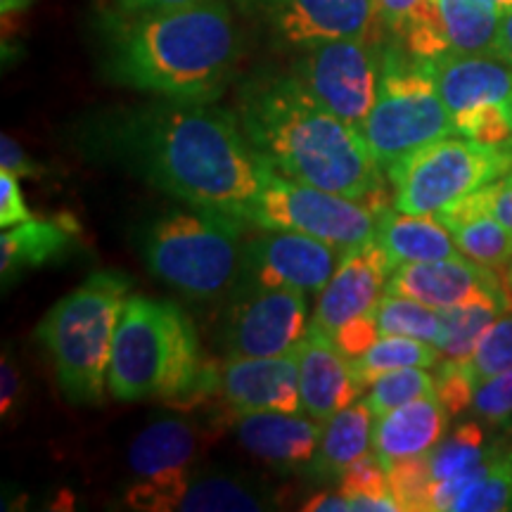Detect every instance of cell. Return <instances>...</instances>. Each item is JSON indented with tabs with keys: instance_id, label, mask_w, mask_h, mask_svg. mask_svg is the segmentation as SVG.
Here are the masks:
<instances>
[{
	"instance_id": "603a6c76",
	"label": "cell",
	"mask_w": 512,
	"mask_h": 512,
	"mask_svg": "<svg viewBox=\"0 0 512 512\" xmlns=\"http://www.w3.org/2000/svg\"><path fill=\"white\" fill-rule=\"evenodd\" d=\"M448 418L451 413L446 411L437 394L403 403L377 418L373 453L382 460L384 467L425 456L444 439Z\"/></svg>"
},
{
	"instance_id": "ac0fdd59",
	"label": "cell",
	"mask_w": 512,
	"mask_h": 512,
	"mask_svg": "<svg viewBox=\"0 0 512 512\" xmlns=\"http://www.w3.org/2000/svg\"><path fill=\"white\" fill-rule=\"evenodd\" d=\"M124 501L128 508L145 512H259L275 505L264 484L233 475L197 472L169 489H145L133 484Z\"/></svg>"
},
{
	"instance_id": "30bf717a",
	"label": "cell",
	"mask_w": 512,
	"mask_h": 512,
	"mask_svg": "<svg viewBox=\"0 0 512 512\" xmlns=\"http://www.w3.org/2000/svg\"><path fill=\"white\" fill-rule=\"evenodd\" d=\"M458 136L512 145V67L498 55H444L427 60Z\"/></svg>"
},
{
	"instance_id": "d6986e66",
	"label": "cell",
	"mask_w": 512,
	"mask_h": 512,
	"mask_svg": "<svg viewBox=\"0 0 512 512\" xmlns=\"http://www.w3.org/2000/svg\"><path fill=\"white\" fill-rule=\"evenodd\" d=\"M207 446V434L190 420L159 418L128 446V470L136 475V486L169 489L195 472Z\"/></svg>"
},
{
	"instance_id": "1f68e13d",
	"label": "cell",
	"mask_w": 512,
	"mask_h": 512,
	"mask_svg": "<svg viewBox=\"0 0 512 512\" xmlns=\"http://www.w3.org/2000/svg\"><path fill=\"white\" fill-rule=\"evenodd\" d=\"M512 510V448H501L489 470L453 501L448 512Z\"/></svg>"
},
{
	"instance_id": "f35d334b",
	"label": "cell",
	"mask_w": 512,
	"mask_h": 512,
	"mask_svg": "<svg viewBox=\"0 0 512 512\" xmlns=\"http://www.w3.org/2000/svg\"><path fill=\"white\" fill-rule=\"evenodd\" d=\"M477 387L451 361H444L437 373V396L451 415L463 413L475 401Z\"/></svg>"
},
{
	"instance_id": "6da1fadb",
	"label": "cell",
	"mask_w": 512,
	"mask_h": 512,
	"mask_svg": "<svg viewBox=\"0 0 512 512\" xmlns=\"http://www.w3.org/2000/svg\"><path fill=\"white\" fill-rule=\"evenodd\" d=\"M114 152L185 207L247 226L273 166L249 143L238 114L211 102L164 100L114 121Z\"/></svg>"
},
{
	"instance_id": "7c38bea8",
	"label": "cell",
	"mask_w": 512,
	"mask_h": 512,
	"mask_svg": "<svg viewBox=\"0 0 512 512\" xmlns=\"http://www.w3.org/2000/svg\"><path fill=\"white\" fill-rule=\"evenodd\" d=\"M306 292L290 287L238 283L223 325L226 356H283L309 330Z\"/></svg>"
},
{
	"instance_id": "ba28073f",
	"label": "cell",
	"mask_w": 512,
	"mask_h": 512,
	"mask_svg": "<svg viewBox=\"0 0 512 512\" xmlns=\"http://www.w3.org/2000/svg\"><path fill=\"white\" fill-rule=\"evenodd\" d=\"M512 169V145L496 147L458 136L439 138L387 169L394 209L434 216Z\"/></svg>"
},
{
	"instance_id": "74e56055",
	"label": "cell",
	"mask_w": 512,
	"mask_h": 512,
	"mask_svg": "<svg viewBox=\"0 0 512 512\" xmlns=\"http://www.w3.org/2000/svg\"><path fill=\"white\" fill-rule=\"evenodd\" d=\"M437 8V0H377V22L396 38Z\"/></svg>"
},
{
	"instance_id": "b9f144b4",
	"label": "cell",
	"mask_w": 512,
	"mask_h": 512,
	"mask_svg": "<svg viewBox=\"0 0 512 512\" xmlns=\"http://www.w3.org/2000/svg\"><path fill=\"white\" fill-rule=\"evenodd\" d=\"M0 169L10 171V174H15L19 178L46 176V169H43L36 159H31L15 138L5 136V133L3 138H0Z\"/></svg>"
},
{
	"instance_id": "bcb514c9",
	"label": "cell",
	"mask_w": 512,
	"mask_h": 512,
	"mask_svg": "<svg viewBox=\"0 0 512 512\" xmlns=\"http://www.w3.org/2000/svg\"><path fill=\"white\" fill-rule=\"evenodd\" d=\"M304 512H349V498L342 491H320L302 505Z\"/></svg>"
},
{
	"instance_id": "3957f363",
	"label": "cell",
	"mask_w": 512,
	"mask_h": 512,
	"mask_svg": "<svg viewBox=\"0 0 512 512\" xmlns=\"http://www.w3.org/2000/svg\"><path fill=\"white\" fill-rule=\"evenodd\" d=\"M242 36L226 0L119 12L107 36V74L164 100L214 102L233 81Z\"/></svg>"
},
{
	"instance_id": "e575fe53",
	"label": "cell",
	"mask_w": 512,
	"mask_h": 512,
	"mask_svg": "<svg viewBox=\"0 0 512 512\" xmlns=\"http://www.w3.org/2000/svg\"><path fill=\"white\" fill-rule=\"evenodd\" d=\"M389 489L403 512H430L432 477L425 456L401 460L387 467Z\"/></svg>"
},
{
	"instance_id": "e0dca14e",
	"label": "cell",
	"mask_w": 512,
	"mask_h": 512,
	"mask_svg": "<svg viewBox=\"0 0 512 512\" xmlns=\"http://www.w3.org/2000/svg\"><path fill=\"white\" fill-rule=\"evenodd\" d=\"M394 268V261L375 240L347 249L330 283L318 294L311 323L332 337L351 318L373 311L387 292Z\"/></svg>"
},
{
	"instance_id": "9a60e30c",
	"label": "cell",
	"mask_w": 512,
	"mask_h": 512,
	"mask_svg": "<svg viewBox=\"0 0 512 512\" xmlns=\"http://www.w3.org/2000/svg\"><path fill=\"white\" fill-rule=\"evenodd\" d=\"M219 399L230 425L245 413H302L299 351L228 358L219 375Z\"/></svg>"
},
{
	"instance_id": "7bdbcfd3",
	"label": "cell",
	"mask_w": 512,
	"mask_h": 512,
	"mask_svg": "<svg viewBox=\"0 0 512 512\" xmlns=\"http://www.w3.org/2000/svg\"><path fill=\"white\" fill-rule=\"evenodd\" d=\"M484 195L491 214H494L505 228L512 230V169L505 176L496 178L494 183L484 185Z\"/></svg>"
},
{
	"instance_id": "7dc6e473",
	"label": "cell",
	"mask_w": 512,
	"mask_h": 512,
	"mask_svg": "<svg viewBox=\"0 0 512 512\" xmlns=\"http://www.w3.org/2000/svg\"><path fill=\"white\" fill-rule=\"evenodd\" d=\"M496 55L503 57L512 67V10L503 12L498 22V38H496Z\"/></svg>"
},
{
	"instance_id": "60d3db41",
	"label": "cell",
	"mask_w": 512,
	"mask_h": 512,
	"mask_svg": "<svg viewBox=\"0 0 512 512\" xmlns=\"http://www.w3.org/2000/svg\"><path fill=\"white\" fill-rule=\"evenodd\" d=\"M17 178L19 176L10 174V171H0V226H3V230L34 219V214L24 204Z\"/></svg>"
},
{
	"instance_id": "8d00e7d4",
	"label": "cell",
	"mask_w": 512,
	"mask_h": 512,
	"mask_svg": "<svg viewBox=\"0 0 512 512\" xmlns=\"http://www.w3.org/2000/svg\"><path fill=\"white\" fill-rule=\"evenodd\" d=\"M472 408L486 422L508 420L512 415V368L479 384Z\"/></svg>"
},
{
	"instance_id": "f546056e",
	"label": "cell",
	"mask_w": 512,
	"mask_h": 512,
	"mask_svg": "<svg viewBox=\"0 0 512 512\" xmlns=\"http://www.w3.org/2000/svg\"><path fill=\"white\" fill-rule=\"evenodd\" d=\"M501 448V444H489V441H486V432L477 425V422H467V425L456 427V430L448 434L446 439H441L430 453H425L432 484L446 482V479L479 470V467L491 463V458H494Z\"/></svg>"
},
{
	"instance_id": "c3c4849f",
	"label": "cell",
	"mask_w": 512,
	"mask_h": 512,
	"mask_svg": "<svg viewBox=\"0 0 512 512\" xmlns=\"http://www.w3.org/2000/svg\"><path fill=\"white\" fill-rule=\"evenodd\" d=\"M31 5V0H0V10L3 15H15V12L27 10Z\"/></svg>"
},
{
	"instance_id": "cb8c5ba5",
	"label": "cell",
	"mask_w": 512,
	"mask_h": 512,
	"mask_svg": "<svg viewBox=\"0 0 512 512\" xmlns=\"http://www.w3.org/2000/svg\"><path fill=\"white\" fill-rule=\"evenodd\" d=\"M434 219L444 223L465 256L496 271H508L512 264V230L491 214L484 188L441 209Z\"/></svg>"
},
{
	"instance_id": "ab89813d",
	"label": "cell",
	"mask_w": 512,
	"mask_h": 512,
	"mask_svg": "<svg viewBox=\"0 0 512 512\" xmlns=\"http://www.w3.org/2000/svg\"><path fill=\"white\" fill-rule=\"evenodd\" d=\"M335 344L342 349V354L347 358H358L373 347V344L380 339V328H377L375 311L361 313V316L351 318L347 325H342L335 335Z\"/></svg>"
},
{
	"instance_id": "5bb4252c",
	"label": "cell",
	"mask_w": 512,
	"mask_h": 512,
	"mask_svg": "<svg viewBox=\"0 0 512 512\" xmlns=\"http://www.w3.org/2000/svg\"><path fill=\"white\" fill-rule=\"evenodd\" d=\"M342 249L297 230H266L245 245L240 283L320 294L335 275Z\"/></svg>"
},
{
	"instance_id": "f6af8a7d",
	"label": "cell",
	"mask_w": 512,
	"mask_h": 512,
	"mask_svg": "<svg viewBox=\"0 0 512 512\" xmlns=\"http://www.w3.org/2000/svg\"><path fill=\"white\" fill-rule=\"evenodd\" d=\"M195 3H202V0H117V8L119 12H124V15H136V12L174 10Z\"/></svg>"
},
{
	"instance_id": "d6a6232c",
	"label": "cell",
	"mask_w": 512,
	"mask_h": 512,
	"mask_svg": "<svg viewBox=\"0 0 512 512\" xmlns=\"http://www.w3.org/2000/svg\"><path fill=\"white\" fill-rule=\"evenodd\" d=\"M467 380L479 387L484 380L512 368V309L484 332L479 344L463 361H451Z\"/></svg>"
},
{
	"instance_id": "9c48e42d",
	"label": "cell",
	"mask_w": 512,
	"mask_h": 512,
	"mask_svg": "<svg viewBox=\"0 0 512 512\" xmlns=\"http://www.w3.org/2000/svg\"><path fill=\"white\" fill-rule=\"evenodd\" d=\"M380 209L370 202L313 188L273 171L252 204L247 226L297 230L347 252L375 238V221Z\"/></svg>"
},
{
	"instance_id": "277c9868",
	"label": "cell",
	"mask_w": 512,
	"mask_h": 512,
	"mask_svg": "<svg viewBox=\"0 0 512 512\" xmlns=\"http://www.w3.org/2000/svg\"><path fill=\"white\" fill-rule=\"evenodd\" d=\"M221 366L202 354L181 306L133 294L119 313L107 389L117 401H166L192 408L219 396Z\"/></svg>"
},
{
	"instance_id": "52a82bcc",
	"label": "cell",
	"mask_w": 512,
	"mask_h": 512,
	"mask_svg": "<svg viewBox=\"0 0 512 512\" xmlns=\"http://www.w3.org/2000/svg\"><path fill=\"white\" fill-rule=\"evenodd\" d=\"M361 133L384 174L411 152L456 133L427 60L403 43L382 48L380 88Z\"/></svg>"
},
{
	"instance_id": "ee69618b",
	"label": "cell",
	"mask_w": 512,
	"mask_h": 512,
	"mask_svg": "<svg viewBox=\"0 0 512 512\" xmlns=\"http://www.w3.org/2000/svg\"><path fill=\"white\" fill-rule=\"evenodd\" d=\"M19 394H22L19 368L10 354H3V363H0V413H3V418H8L10 411H15Z\"/></svg>"
},
{
	"instance_id": "4dcf8cb0",
	"label": "cell",
	"mask_w": 512,
	"mask_h": 512,
	"mask_svg": "<svg viewBox=\"0 0 512 512\" xmlns=\"http://www.w3.org/2000/svg\"><path fill=\"white\" fill-rule=\"evenodd\" d=\"M373 311L377 318V328H380V337L382 335L415 337L437 347L439 330H441L439 309H432V306L422 304L413 297L384 292Z\"/></svg>"
},
{
	"instance_id": "4316f807",
	"label": "cell",
	"mask_w": 512,
	"mask_h": 512,
	"mask_svg": "<svg viewBox=\"0 0 512 512\" xmlns=\"http://www.w3.org/2000/svg\"><path fill=\"white\" fill-rule=\"evenodd\" d=\"M512 309L510 290H482L463 302L439 309L441 330L437 349L444 361H463L475 351L484 332Z\"/></svg>"
},
{
	"instance_id": "7402d4cb",
	"label": "cell",
	"mask_w": 512,
	"mask_h": 512,
	"mask_svg": "<svg viewBox=\"0 0 512 512\" xmlns=\"http://www.w3.org/2000/svg\"><path fill=\"white\" fill-rule=\"evenodd\" d=\"M233 427L247 453L285 472L309 467L323 437V422L306 413H245Z\"/></svg>"
},
{
	"instance_id": "d590c367",
	"label": "cell",
	"mask_w": 512,
	"mask_h": 512,
	"mask_svg": "<svg viewBox=\"0 0 512 512\" xmlns=\"http://www.w3.org/2000/svg\"><path fill=\"white\" fill-rule=\"evenodd\" d=\"M339 491L344 496H394L389 489L387 467L375 453L354 460L339 477Z\"/></svg>"
},
{
	"instance_id": "d4e9b609",
	"label": "cell",
	"mask_w": 512,
	"mask_h": 512,
	"mask_svg": "<svg viewBox=\"0 0 512 512\" xmlns=\"http://www.w3.org/2000/svg\"><path fill=\"white\" fill-rule=\"evenodd\" d=\"M81 230L69 216L55 219H31L19 226L5 228L0 235V273L8 283L15 275L41 268L62 259L79 240Z\"/></svg>"
},
{
	"instance_id": "4fadbf2b",
	"label": "cell",
	"mask_w": 512,
	"mask_h": 512,
	"mask_svg": "<svg viewBox=\"0 0 512 512\" xmlns=\"http://www.w3.org/2000/svg\"><path fill=\"white\" fill-rule=\"evenodd\" d=\"M240 5L275 41L294 50L370 36L377 22V0H240Z\"/></svg>"
},
{
	"instance_id": "83f0119b",
	"label": "cell",
	"mask_w": 512,
	"mask_h": 512,
	"mask_svg": "<svg viewBox=\"0 0 512 512\" xmlns=\"http://www.w3.org/2000/svg\"><path fill=\"white\" fill-rule=\"evenodd\" d=\"M373 411L366 401L351 403L349 408L332 415L328 422H323V437L316 456L309 463V475L318 479L342 477V472L370 453L373 448Z\"/></svg>"
},
{
	"instance_id": "ffe728a7",
	"label": "cell",
	"mask_w": 512,
	"mask_h": 512,
	"mask_svg": "<svg viewBox=\"0 0 512 512\" xmlns=\"http://www.w3.org/2000/svg\"><path fill=\"white\" fill-rule=\"evenodd\" d=\"M465 254L434 261H411L394 268L387 292L413 297L432 309H448L482 290H510L508 275Z\"/></svg>"
},
{
	"instance_id": "681fc988",
	"label": "cell",
	"mask_w": 512,
	"mask_h": 512,
	"mask_svg": "<svg viewBox=\"0 0 512 512\" xmlns=\"http://www.w3.org/2000/svg\"><path fill=\"white\" fill-rule=\"evenodd\" d=\"M482 3H486V5H491V8L494 10H498L503 15V12H508V10H512V0H482Z\"/></svg>"
},
{
	"instance_id": "8fae6325",
	"label": "cell",
	"mask_w": 512,
	"mask_h": 512,
	"mask_svg": "<svg viewBox=\"0 0 512 512\" xmlns=\"http://www.w3.org/2000/svg\"><path fill=\"white\" fill-rule=\"evenodd\" d=\"M292 74L320 105L361 128L377 100L382 48L370 36L337 38L299 50Z\"/></svg>"
},
{
	"instance_id": "2e32d148",
	"label": "cell",
	"mask_w": 512,
	"mask_h": 512,
	"mask_svg": "<svg viewBox=\"0 0 512 512\" xmlns=\"http://www.w3.org/2000/svg\"><path fill=\"white\" fill-rule=\"evenodd\" d=\"M501 12L482 0H437L399 41L422 60L444 55H496Z\"/></svg>"
},
{
	"instance_id": "484cf974",
	"label": "cell",
	"mask_w": 512,
	"mask_h": 512,
	"mask_svg": "<svg viewBox=\"0 0 512 512\" xmlns=\"http://www.w3.org/2000/svg\"><path fill=\"white\" fill-rule=\"evenodd\" d=\"M373 240L396 266L463 254L453 235L448 233V228L439 219L406 214V211L392 207H382L377 211Z\"/></svg>"
},
{
	"instance_id": "44dd1931",
	"label": "cell",
	"mask_w": 512,
	"mask_h": 512,
	"mask_svg": "<svg viewBox=\"0 0 512 512\" xmlns=\"http://www.w3.org/2000/svg\"><path fill=\"white\" fill-rule=\"evenodd\" d=\"M297 351L302 411L309 418L328 422L332 415L356 403L361 389L351 373V358L342 354L328 332L309 323Z\"/></svg>"
},
{
	"instance_id": "7a4b0ae2",
	"label": "cell",
	"mask_w": 512,
	"mask_h": 512,
	"mask_svg": "<svg viewBox=\"0 0 512 512\" xmlns=\"http://www.w3.org/2000/svg\"><path fill=\"white\" fill-rule=\"evenodd\" d=\"M238 119L278 174L375 207L389 204V178L361 128L320 105L294 74L247 83Z\"/></svg>"
},
{
	"instance_id": "5b68a950",
	"label": "cell",
	"mask_w": 512,
	"mask_h": 512,
	"mask_svg": "<svg viewBox=\"0 0 512 512\" xmlns=\"http://www.w3.org/2000/svg\"><path fill=\"white\" fill-rule=\"evenodd\" d=\"M131 287L126 273L98 271L62 297L38 323L36 339L48 351L67 401L100 406L110 394L107 373L114 332Z\"/></svg>"
},
{
	"instance_id": "f1b7e54d",
	"label": "cell",
	"mask_w": 512,
	"mask_h": 512,
	"mask_svg": "<svg viewBox=\"0 0 512 512\" xmlns=\"http://www.w3.org/2000/svg\"><path fill=\"white\" fill-rule=\"evenodd\" d=\"M439 358V349L430 342L415 337L382 335L366 354L351 358V373H354L358 389L368 392L377 377L401 368H432L437 366Z\"/></svg>"
},
{
	"instance_id": "836d02e7",
	"label": "cell",
	"mask_w": 512,
	"mask_h": 512,
	"mask_svg": "<svg viewBox=\"0 0 512 512\" xmlns=\"http://www.w3.org/2000/svg\"><path fill=\"white\" fill-rule=\"evenodd\" d=\"M432 394H437V375H432L427 368H401L377 377L363 401L368 403L375 418H380L403 403Z\"/></svg>"
},
{
	"instance_id": "8992f818",
	"label": "cell",
	"mask_w": 512,
	"mask_h": 512,
	"mask_svg": "<svg viewBox=\"0 0 512 512\" xmlns=\"http://www.w3.org/2000/svg\"><path fill=\"white\" fill-rule=\"evenodd\" d=\"M242 223L211 209H169L140 233V256L162 283L190 299L235 290L245 268Z\"/></svg>"
},
{
	"instance_id": "f907efd6",
	"label": "cell",
	"mask_w": 512,
	"mask_h": 512,
	"mask_svg": "<svg viewBox=\"0 0 512 512\" xmlns=\"http://www.w3.org/2000/svg\"><path fill=\"white\" fill-rule=\"evenodd\" d=\"M505 275H508V283H510V287H512V264L508 266V271H505Z\"/></svg>"
}]
</instances>
